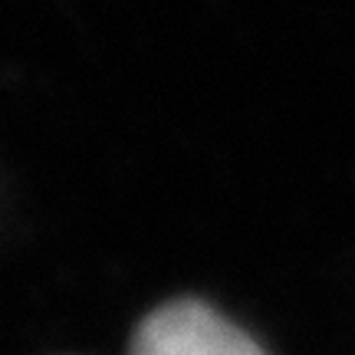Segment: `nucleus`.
Instances as JSON below:
<instances>
[{"mask_svg": "<svg viewBox=\"0 0 355 355\" xmlns=\"http://www.w3.org/2000/svg\"><path fill=\"white\" fill-rule=\"evenodd\" d=\"M128 355H266L201 300H171L141 319Z\"/></svg>", "mask_w": 355, "mask_h": 355, "instance_id": "nucleus-1", "label": "nucleus"}]
</instances>
